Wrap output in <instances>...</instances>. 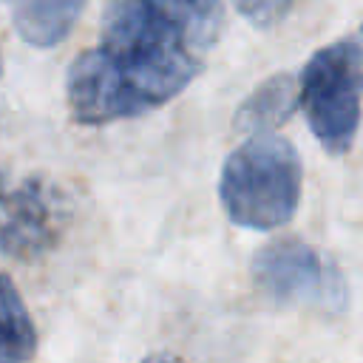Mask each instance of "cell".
<instances>
[{
  "instance_id": "6da1fadb",
  "label": "cell",
  "mask_w": 363,
  "mask_h": 363,
  "mask_svg": "<svg viewBox=\"0 0 363 363\" xmlns=\"http://www.w3.org/2000/svg\"><path fill=\"white\" fill-rule=\"evenodd\" d=\"M221 34V0H108L99 43L65 74L79 125L145 116L179 96Z\"/></svg>"
},
{
  "instance_id": "7a4b0ae2",
  "label": "cell",
  "mask_w": 363,
  "mask_h": 363,
  "mask_svg": "<svg viewBox=\"0 0 363 363\" xmlns=\"http://www.w3.org/2000/svg\"><path fill=\"white\" fill-rule=\"evenodd\" d=\"M303 190V164L292 142L252 133L221 164L218 199L227 218L244 230H275L292 221Z\"/></svg>"
},
{
  "instance_id": "3957f363",
  "label": "cell",
  "mask_w": 363,
  "mask_h": 363,
  "mask_svg": "<svg viewBox=\"0 0 363 363\" xmlns=\"http://www.w3.org/2000/svg\"><path fill=\"white\" fill-rule=\"evenodd\" d=\"M360 65L354 40L318 48L301 71V108L320 147L340 156L352 147L360 125Z\"/></svg>"
},
{
  "instance_id": "277c9868",
  "label": "cell",
  "mask_w": 363,
  "mask_h": 363,
  "mask_svg": "<svg viewBox=\"0 0 363 363\" xmlns=\"http://www.w3.org/2000/svg\"><path fill=\"white\" fill-rule=\"evenodd\" d=\"M252 281L272 303L337 312L349 301L340 269L301 238H275L252 258Z\"/></svg>"
},
{
  "instance_id": "5b68a950",
  "label": "cell",
  "mask_w": 363,
  "mask_h": 363,
  "mask_svg": "<svg viewBox=\"0 0 363 363\" xmlns=\"http://www.w3.org/2000/svg\"><path fill=\"white\" fill-rule=\"evenodd\" d=\"M62 230L57 190L43 179H23L14 187L0 184V250L28 261L43 255Z\"/></svg>"
},
{
  "instance_id": "8992f818",
  "label": "cell",
  "mask_w": 363,
  "mask_h": 363,
  "mask_svg": "<svg viewBox=\"0 0 363 363\" xmlns=\"http://www.w3.org/2000/svg\"><path fill=\"white\" fill-rule=\"evenodd\" d=\"M17 34L37 48H51L68 37L88 0H3Z\"/></svg>"
},
{
  "instance_id": "52a82bcc",
  "label": "cell",
  "mask_w": 363,
  "mask_h": 363,
  "mask_svg": "<svg viewBox=\"0 0 363 363\" xmlns=\"http://www.w3.org/2000/svg\"><path fill=\"white\" fill-rule=\"evenodd\" d=\"M301 105V82L289 74L264 79L235 111V128L244 133H272Z\"/></svg>"
},
{
  "instance_id": "ba28073f",
  "label": "cell",
  "mask_w": 363,
  "mask_h": 363,
  "mask_svg": "<svg viewBox=\"0 0 363 363\" xmlns=\"http://www.w3.org/2000/svg\"><path fill=\"white\" fill-rule=\"evenodd\" d=\"M37 329L11 275L0 272V363H31Z\"/></svg>"
},
{
  "instance_id": "9c48e42d",
  "label": "cell",
  "mask_w": 363,
  "mask_h": 363,
  "mask_svg": "<svg viewBox=\"0 0 363 363\" xmlns=\"http://www.w3.org/2000/svg\"><path fill=\"white\" fill-rule=\"evenodd\" d=\"M230 3L252 26L269 28V26H275V23H281L286 17V11L292 9L295 0H230Z\"/></svg>"
},
{
  "instance_id": "30bf717a",
  "label": "cell",
  "mask_w": 363,
  "mask_h": 363,
  "mask_svg": "<svg viewBox=\"0 0 363 363\" xmlns=\"http://www.w3.org/2000/svg\"><path fill=\"white\" fill-rule=\"evenodd\" d=\"M142 363H184V360H179V357H173V354H167V352H153V354H147Z\"/></svg>"
},
{
  "instance_id": "8fae6325",
  "label": "cell",
  "mask_w": 363,
  "mask_h": 363,
  "mask_svg": "<svg viewBox=\"0 0 363 363\" xmlns=\"http://www.w3.org/2000/svg\"><path fill=\"white\" fill-rule=\"evenodd\" d=\"M0 74H3V60H0Z\"/></svg>"
},
{
  "instance_id": "7c38bea8",
  "label": "cell",
  "mask_w": 363,
  "mask_h": 363,
  "mask_svg": "<svg viewBox=\"0 0 363 363\" xmlns=\"http://www.w3.org/2000/svg\"><path fill=\"white\" fill-rule=\"evenodd\" d=\"M0 184H3V176H0Z\"/></svg>"
},
{
  "instance_id": "4fadbf2b",
  "label": "cell",
  "mask_w": 363,
  "mask_h": 363,
  "mask_svg": "<svg viewBox=\"0 0 363 363\" xmlns=\"http://www.w3.org/2000/svg\"><path fill=\"white\" fill-rule=\"evenodd\" d=\"M360 31H363V26H360Z\"/></svg>"
}]
</instances>
